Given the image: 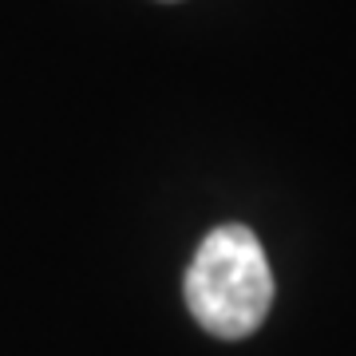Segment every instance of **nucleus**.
<instances>
[{
    "mask_svg": "<svg viewBox=\"0 0 356 356\" xmlns=\"http://www.w3.org/2000/svg\"><path fill=\"white\" fill-rule=\"evenodd\" d=\"M186 309L218 341H245L273 305V273L257 234L242 222L210 229L186 269Z\"/></svg>",
    "mask_w": 356,
    "mask_h": 356,
    "instance_id": "obj_1",
    "label": "nucleus"
}]
</instances>
